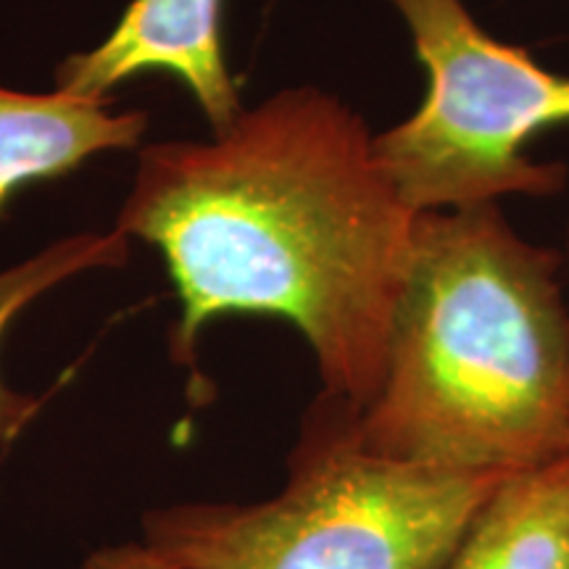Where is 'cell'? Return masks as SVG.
<instances>
[{
	"label": "cell",
	"instance_id": "obj_1",
	"mask_svg": "<svg viewBox=\"0 0 569 569\" xmlns=\"http://www.w3.org/2000/svg\"><path fill=\"white\" fill-rule=\"evenodd\" d=\"M417 217L361 113L298 84L206 140L142 142L113 227L163 256L174 361L193 367L213 319L277 317L309 343L325 393L361 411L386 375Z\"/></svg>",
	"mask_w": 569,
	"mask_h": 569
},
{
	"label": "cell",
	"instance_id": "obj_2",
	"mask_svg": "<svg viewBox=\"0 0 569 569\" xmlns=\"http://www.w3.org/2000/svg\"><path fill=\"white\" fill-rule=\"evenodd\" d=\"M561 256L498 203L419 213L369 451L451 472L517 475L569 457V303Z\"/></svg>",
	"mask_w": 569,
	"mask_h": 569
},
{
	"label": "cell",
	"instance_id": "obj_3",
	"mask_svg": "<svg viewBox=\"0 0 569 569\" xmlns=\"http://www.w3.org/2000/svg\"><path fill=\"white\" fill-rule=\"evenodd\" d=\"M503 478L380 457L359 409L322 390L280 493L151 509L140 543L167 569H446Z\"/></svg>",
	"mask_w": 569,
	"mask_h": 569
},
{
	"label": "cell",
	"instance_id": "obj_4",
	"mask_svg": "<svg viewBox=\"0 0 569 569\" xmlns=\"http://www.w3.org/2000/svg\"><path fill=\"white\" fill-rule=\"evenodd\" d=\"M427 69L425 101L375 134V153L415 213L475 209L503 196L565 190V163H540L525 146L569 124V74L543 69L498 40L465 0H388Z\"/></svg>",
	"mask_w": 569,
	"mask_h": 569
},
{
	"label": "cell",
	"instance_id": "obj_5",
	"mask_svg": "<svg viewBox=\"0 0 569 569\" xmlns=\"http://www.w3.org/2000/svg\"><path fill=\"white\" fill-rule=\"evenodd\" d=\"M142 71L174 77L211 132L230 127L246 109L224 59L222 0H132L96 48L56 67V90L109 101L113 88Z\"/></svg>",
	"mask_w": 569,
	"mask_h": 569
},
{
	"label": "cell",
	"instance_id": "obj_6",
	"mask_svg": "<svg viewBox=\"0 0 569 569\" xmlns=\"http://www.w3.org/2000/svg\"><path fill=\"white\" fill-rule=\"evenodd\" d=\"M146 111H111V101L0 84V213L17 190L59 180L92 156L142 148Z\"/></svg>",
	"mask_w": 569,
	"mask_h": 569
},
{
	"label": "cell",
	"instance_id": "obj_7",
	"mask_svg": "<svg viewBox=\"0 0 569 569\" xmlns=\"http://www.w3.org/2000/svg\"><path fill=\"white\" fill-rule=\"evenodd\" d=\"M446 569H569V457L507 475Z\"/></svg>",
	"mask_w": 569,
	"mask_h": 569
},
{
	"label": "cell",
	"instance_id": "obj_8",
	"mask_svg": "<svg viewBox=\"0 0 569 569\" xmlns=\"http://www.w3.org/2000/svg\"><path fill=\"white\" fill-rule=\"evenodd\" d=\"M130 243L111 227L106 232H74L53 240L30 259L0 269V348L9 336V327L27 306H32L71 277L92 269H119L130 259ZM42 398L11 388L0 372V446H9L40 415Z\"/></svg>",
	"mask_w": 569,
	"mask_h": 569
},
{
	"label": "cell",
	"instance_id": "obj_9",
	"mask_svg": "<svg viewBox=\"0 0 569 569\" xmlns=\"http://www.w3.org/2000/svg\"><path fill=\"white\" fill-rule=\"evenodd\" d=\"M80 569H167L142 543L101 546L82 561Z\"/></svg>",
	"mask_w": 569,
	"mask_h": 569
},
{
	"label": "cell",
	"instance_id": "obj_10",
	"mask_svg": "<svg viewBox=\"0 0 569 569\" xmlns=\"http://www.w3.org/2000/svg\"><path fill=\"white\" fill-rule=\"evenodd\" d=\"M567 269V277H569V219H567V240H565V264H561Z\"/></svg>",
	"mask_w": 569,
	"mask_h": 569
}]
</instances>
